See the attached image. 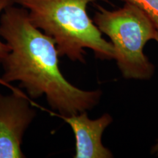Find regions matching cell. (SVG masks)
I'll return each instance as SVG.
<instances>
[{"mask_svg": "<svg viewBox=\"0 0 158 158\" xmlns=\"http://www.w3.org/2000/svg\"><path fill=\"white\" fill-rule=\"evenodd\" d=\"M0 37L10 52L2 63L1 79L9 86L19 82L30 98L44 96L57 115L70 116L92 110L100 102L102 91L81 89L64 78L59 65L54 39L35 27L22 7L8 6L0 15Z\"/></svg>", "mask_w": 158, "mask_h": 158, "instance_id": "6da1fadb", "label": "cell"}, {"mask_svg": "<svg viewBox=\"0 0 158 158\" xmlns=\"http://www.w3.org/2000/svg\"><path fill=\"white\" fill-rule=\"evenodd\" d=\"M102 0H13L27 10L32 24L54 39L59 57L85 63L90 49L102 60L114 59L111 43L102 36L87 13L90 3Z\"/></svg>", "mask_w": 158, "mask_h": 158, "instance_id": "7a4b0ae2", "label": "cell"}, {"mask_svg": "<svg viewBox=\"0 0 158 158\" xmlns=\"http://www.w3.org/2000/svg\"><path fill=\"white\" fill-rule=\"evenodd\" d=\"M93 21L100 32L109 37L118 70L125 79L149 80L155 67L144 54L148 41L157 31L147 13L137 5L124 2L120 8L109 10L97 5Z\"/></svg>", "mask_w": 158, "mask_h": 158, "instance_id": "3957f363", "label": "cell"}, {"mask_svg": "<svg viewBox=\"0 0 158 158\" xmlns=\"http://www.w3.org/2000/svg\"><path fill=\"white\" fill-rule=\"evenodd\" d=\"M36 114L21 91L0 92V158L25 157L21 149L23 135Z\"/></svg>", "mask_w": 158, "mask_h": 158, "instance_id": "277c9868", "label": "cell"}, {"mask_svg": "<svg viewBox=\"0 0 158 158\" xmlns=\"http://www.w3.org/2000/svg\"><path fill=\"white\" fill-rule=\"evenodd\" d=\"M70 126L76 139L75 158H112L113 153L102 144L104 131L113 122L106 113L95 119L89 117L86 111L70 116L57 115Z\"/></svg>", "mask_w": 158, "mask_h": 158, "instance_id": "5b68a950", "label": "cell"}, {"mask_svg": "<svg viewBox=\"0 0 158 158\" xmlns=\"http://www.w3.org/2000/svg\"><path fill=\"white\" fill-rule=\"evenodd\" d=\"M137 5L151 19L158 30V0H122Z\"/></svg>", "mask_w": 158, "mask_h": 158, "instance_id": "8992f818", "label": "cell"}, {"mask_svg": "<svg viewBox=\"0 0 158 158\" xmlns=\"http://www.w3.org/2000/svg\"><path fill=\"white\" fill-rule=\"evenodd\" d=\"M15 5L13 0H0V15L4 10L10 5ZM10 52V47L5 42L0 39V64L3 62Z\"/></svg>", "mask_w": 158, "mask_h": 158, "instance_id": "52a82bcc", "label": "cell"}, {"mask_svg": "<svg viewBox=\"0 0 158 158\" xmlns=\"http://www.w3.org/2000/svg\"><path fill=\"white\" fill-rule=\"evenodd\" d=\"M154 40H155L156 42L158 43V30L156 31ZM152 153L154 154V155H157L158 157V140L157 141V143L155 144V146L152 148Z\"/></svg>", "mask_w": 158, "mask_h": 158, "instance_id": "ba28073f", "label": "cell"}, {"mask_svg": "<svg viewBox=\"0 0 158 158\" xmlns=\"http://www.w3.org/2000/svg\"><path fill=\"white\" fill-rule=\"evenodd\" d=\"M0 84H2V85H5V86H6L5 84V83H4V81H3L2 80L1 78H0Z\"/></svg>", "mask_w": 158, "mask_h": 158, "instance_id": "9c48e42d", "label": "cell"}]
</instances>
